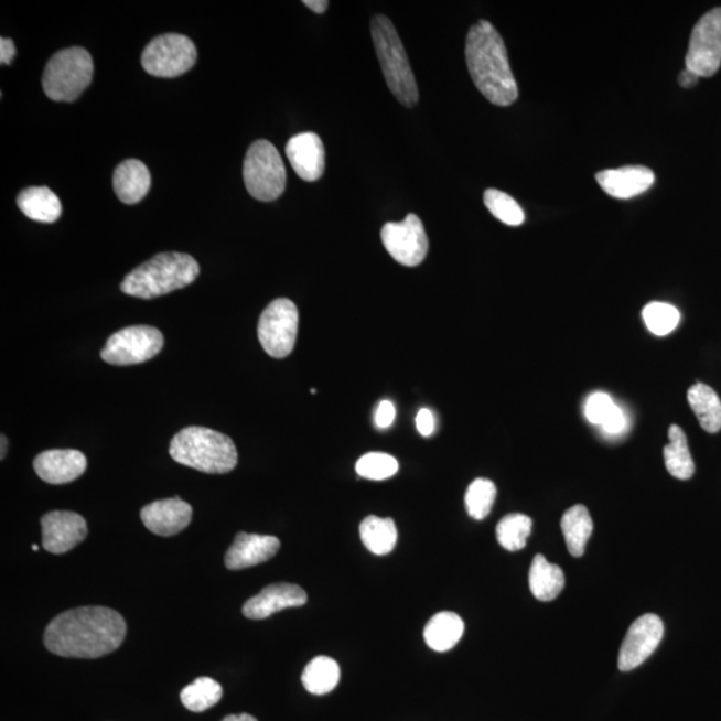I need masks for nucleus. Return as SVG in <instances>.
<instances>
[{"instance_id": "obj_13", "label": "nucleus", "mask_w": 721, "mask_h": 721, "mask_svg": "<svg viewBox=\"0 0 721 721\" xmlns=\"http://www.w3.org/2000/svg\"><path fill=\"white\" fill-rule=\"evenodd\" d=\"M664 636V624L659 616L648 613L638 617L631 625L627 635L624 637L618 654V669L622 672L642 666L653 655Z\"/></svg>"}, {"instance_id": "obj_10", "label": "nucleus", "mask_w": 721, "mask_h": 721, "mask_svg": "<svg viewBox=\"0 0 721 721\" xmlns=\"http://www.w3.org/2000/svg\"><path fill=\"white\" fill-rule=\"evenodd\" d=\"M163 334L153 326H129L114 333L100 352L107 364L128 366L147 363L162 351Z\"/></svg>"}, {"instance_id": "obj_16", "label": "nucleus", "mask_w": 721, "mask_h": 721, "mask_svg": "<svg viewBox=\"0 0 721 721\" xmlns=\"http://www.w3.org/2000/svg\"><path fill=\"white\" fill-rule=\"evenodd\" d=\"M308 603V594L301 587L289 583L271 584L246 601L243 612L245 617L263 620L277 612L295 609Z\"/></svg>"}, {"instance_id": "obj_31", "label": "nucleus", "mask_w": 721, "mask_h": 721, "mask_svg": "<svg viewBox=\"0 0 721 721\" xmlns=\"http://www.w3.org/2000/svg\"><path fill=\"white\" fill-rule=\"evenodd\" d=\"M532 518L521 514L505 516L496 528L499 546L509 552L521 550L527 546L528 537L532 534Z\"/></svg>"}, {"instance_id": "obj_4", "label": "nucleus", "mask_w": 721, "mask_h": 721, "mask_svg": "<svg viewBox=\"0 0 721 721\" xmlns=\"http://www.w3.org/2000/svg\"><path fill=\"white\" fill-rule=\"evenodd\" d=\"M169 453L176 463L211 474L229 473L238 463L233 440L202 427L182 429L170 442Z\"/></svg>"}, {"instance_id": "obj_19", "label": "nucleus", "mask_w": 721, "mask_h": 721, "mask_svg": "<svg viewBox=\"0 0 721 721\" xmlns=\"http://www.w3.org/2000/svg\"><path fill=\"white\" fill-rule=\"evenodd\" d=\"M287 157L297 175L303 181H319L325 172L324 143L314 132H301L290 138Z\"/></svg>"}, {"instance_id": "obj_40", "label": "nucleus", "mask_w": 721, "mask_h": 721, "mask_svg": "<svg viewBox=\"0 0 721 721\" xmlns=\"http://www.w3.org/2000/svg\"><path fill=\"white\" fill-rule=\"evenodd\" d=\"M17 49L14 42L9 40V37H2L0 40V63L2 65H10L12 60L15 58Z\"/></svg>"}, {"instance_id": "obj_23", "label": "nucleus", "mask_w": 721, "mask_h": 721, "mask_svg": "<svg viewBox=\"0 0 721 721\" xmlns=\"http://www.w3.org/2000/svg\"><path fill=\"white\" fill-rule=\"evenodd\" d=\"M463 618L453 612H440L429 620L423 637L428 647L438 653H446L459 644L464 635Z\"/></svg>"}, {"instance_id": "obj_9", "label": "nucleus", "mask_w": 721, "mask_h": 721, "mask_svg": "<svg viewBox=\"0 0 721 721\" xmlns=\"http://www.w3.org/2000/svg\"><path fill=\"white\" fill-rule=\"evenodd\" d=\"M299 332V310L294 302L278 299L263 310L258 322V338L263 351L273 358L288 357L293 352Z\"/></svg>"}, {"instance_id": "obj_33", "label": "nucleus", "mask_w": 721, "mask_h": 721, "mask_svg": "<svg viewBox=\"0 0 721 721\" xmlns=\"http://www.w3.org/2000/svg\"><path fill=\"white\" fill-rule=\"evenodd\" d=\"M484 204L503 224L509 226H520L524 224L525 214L521 206L507 193L499 192L496 189H488L484 193Z\"/></svg>"}, {"instance_id": "obj_27", "label": "nucleus", "mask_w": 721, "mask_h": 721, "mask_svg": "<svg viewBox=\"0 0 721 721\" xmlns=\"http://www.w3.org/2000/svg\"><path fill=\"white\" fill-rule=\"evenodd\" d=\"M669 444L664 448V461L667 471L679 480H689L695 473V463L689 452L685 430L670 426L668 430Z\"/></svg>"}, {"instance_id": "obj_32", "label": "nucleus", "mask_w": 721, "mask_h": 721, "mask_svg": "<svg viewBox=\"0 0 721 721\" xmlns=\"http://www.w3.org/2000/svg\"><path fill=\"white\" fill-rule=\"evenodd\" d=\"M496 496V485L491 480H474L465 495L467 514L474 520H484L485 517L489 516Z\"/></svg>"}, {"instance_id": "obj_6", "label": "nucleus", "mask_w": 721, "mask_h": 721, "mask_svg": "<svg viewBox=\"0 0 721 721\" xmlns=\"http://www.w3.org/2000/svg\"><path fill=\"white\" fill-rule=\"evenodd\" d=\"M94 63L82 47L62 50L49 61L43 74V90L55 103H74L92 84Z\"/></svg>"}, {"instance_id": "obj_12", "label": "nucleus", "mask_w": 721, "mask_h": 721, "mask_svg": "<svg viewBox=\"0 0 721 721\" xmlns=\"http://www.w3.org/2000/svg\"><path fill=\"white\" fill-rule=\"evenodd\" d=\"M381 239L391 258L403 267H419L427 258L429 239L416 214H409L402 223L385 224Z\"/></svg>"}, {"instance_id": "obj_26", "label": "nucleus", "mask_w": 721, "mask_h": 721, "mask_svg": "<svg viewBox=\"0 0 721 721\" xmlns=\"http://www.w3.org/2000/svg\"><path fill=\"white\" fill-rule=\"evenodd\" d=\"M688 402L701 428L708 433H718L721 429V401L717 391L708 385L696 384L688 390Z\"/></svg>"}, {"instance_id": "obj_24", "label": "nucleus", "mask_w": 721, "mask_h": 721, "mask_svg": "<svg viewBox=\"0 0 721 721\" xmlns=\"http://www.w3.org/2000/svg\"><path fill=\"white\" fill-rule=\"evenodd\" d=\"M566 587V574L559 566L550 564L542 555H537L530 566L529 588L540 601H552Z\"/></svg>"}, {"instance_id": "obj_21", "label": "nucleus", "mask_w": 721, "mask_h": 721, "mask_svg": "<svg viewBox=\"0 0 721 721\" xmlns=\"http://www.w3.org/2000/svg\"><path fill=\"white\" fill-rule=\"evenodd\" d=\"M112 185L123 204H138L147 197L151 186V175L147 164L138 160L120 163L114 172Z\"/></svg>"}, {"instance_id": "obj_36", "label": "nucleus", "mask_w": 721, "mask_h": 721, "mask_svg": "<svg viewBox=\"0 0 721 721\" xmlns=\"http://www.w3.org/2000/svg\"><path fill=\"white\" fill-rule=\"evenodd\" d=\"M615 405L616 403L613 402L611 396L596 391V394L588 397L585 402L584 412L587 420L593 423V426L600 427L606 419V416L611 413V410Z\"/></svg>"}, {"instance_id": "obj_22", "label": "nucleus", "mask_w": 721, "mask_h": 721, "mask_svg": "<svg viewBox=\"0 0 721 721\" xmlns=\"http://www.w3.org/2000/svg\"><path fill=\"white\" fill-rule=\"evenodd\" d=\"M18 207L30 219L37 223L53 224L62 215V204L53 190L49 187H28L19 193Z\"/></svg>"}, {"instance_id": "obj_30", "label": "nucleus", "mask_w": 721, "mask_h": 721, "mask_svg": "<svg viewBox=\"0 0 721 721\" xmlns=\"http://www.w3.org/2000/svg\"><path fill=\"white\" fill-rule=\"evenodd\" d=\"M223 699V687L211 678H200L182 689V704L192 712H204Z\"/></svg>"}, {"instance_id": "obj_11", "label": "nucleus", "mask_w": 721, "mask_h": 721, "mask_svg": "<svg viewBox=\"0 0 721 721\" xmlns=\"http://www.w3.org/2000/svg\"><path fill=\"white\" fill-rule=\"evenodd\" d=\"M721 66V8L700 18L692 30L686 68L699 77H712Z\"/></svg>"}, {"instance_id": "obj_34", "label": "nucleus", "mask_w": 721, "mask_h": 721, "mask_svg": "<svg viewBox=\"0 0 721 721\" xmlns=\"http://www.w3.org/2000/svg\"><path fill=\"white\" fill-rule=\"evenodd\" d=\"M643 319L650 333L663 337L678 327L680 312L669 303L650 302L643 310Z\"/></svg>"}, {"instance_id": "obj_1", "label": "nucleus", "mask_w": 721, "mask_h": 721, "mask_svg": "<svg viewBox=\"0 0 721 721\" xmlns=\"http://www.w3.org/2000/svg\"><path fill=\"white\" fill-rule=\"evenodd\" d=\"M126 622L107 606H80L56 616L44 632V645L54 655L98 659L117 650L126 637Z\"/></svg>"}, {"instance_id": "obj_38", "label": "nucleus", "mask_w": 721, "mask_h": 721, "mask_svg": "<svg viewBox=\"0 0 721 721\" xmlns=\"http://www.w3.org/2000/svg\"><path fill=\"white\" fill-rule=\"evenodd\" d=\"M396 419V408L390 401H381L378 403L375 413V422L377 428L387 429L394 423Z\"/></svg>"}, {"instance_id": "obj_39", "label": "nucleus", "mask_w": 721, "mask_h": 721, "mask_svg": "<svg viewBox=\"0 0 721 721\" xmlns=\"http://www.w3.org/2000/svg\"><path fill=\"white\" fill-rule=\"evenodd\" d=\"M416 427L423 438H429L434 432V416L429 409H421L416 417Z\"/></svg>"}, {"instance_id": "obj_28", "label": "nucleus", "mask_w": 721, "mask_h": 721, "mask_svg": "<svg viewBox=\"0 0 721 721\" xmlns=\"http://www.w3.org/2000/svg\"><path fill=\"white\" fill-rule=\"evenodd\" d=\"M359 535L364 546L377 556L388 555L396 547L397 528L391 518L366 517L359 525Z\"/></svg>"}, {"instance_id": "obj_42", "label": "nucleus", "mask_w": 721, "mask_h": 721, "mask_svg": "<svg viewBox=\"0 0 721 721\" xmlns=\"http://www.w3.org/2000/svg\"><path fill=\"white\" fill-rule=\"evenodd\" d=\"M303 4H305L308 9L314 11L315 14H324L329 8V2H326V0H305Z\"/></svg>"}, {"instance_id": "obj_18", "label": "nucleus", "mask_w": 721, "mask_h": 721, "mask_svg": "<svg viewBox=\"0 0 721 721\" xmlns=\"http://www.w3.org/2000/svg\"><path fill=\"white\" fill-rule=\"evenodd\" d=\"M280 548L281 541L275 536L239 532L227 549L225 564L230 571L256 567L273 559Z\"/></svg>"}, {"instance_id": "obj_5", "label": "nucleus", "mask_w": 721, "mask_h": 721, "mask_svg": "<svg viewBox=\"0 0 721 721\" xmlns=\"http://www.w3.org/2000/svg\"><path fill=\"white\" fill-rule=\"evenodd\" d=\"M372 36L389 90L401 105L415 107L419 87L395 24L388 17L376 15L372 19Z\"/></svg>"}, {"instance_id": "obj_35", "label": "nucleus", "mask_w": 721, "mask_h": 721, "mask_svg": "<svg viewBox=\"0 0 721 721\" xmlns=\"http://www.w3.org/2000/svg\"><path fill=\"white\" fill-rule=\"evenodd\" d=\"M356 471L360 477L381 481L395 476L398 463L394 455L373 452L357 461Z\"/></svg>"}, {"instance_id": "obj_14", "label": "nucleus", "mask_w": 721, "mask_h": 721, "mask_svg": "<svg viewBox=\"0 0 721 721\" xmlns=\"http://www.w3.org/2000/svg\"><path fill=\"white\" fill-rule=\"evenodd\" d=\"M41 525L43 548L53 555L68 552L84 541L88 532L85 518L68 510L49 512Z\"/></svg>"}, {"instance_id": "obj_8", "label": "nucleus", "mask_w": 721, "mask_h": 721, "mask_svg": "<svg viewBox=\"0 0 721 721\" xmlns=\"http://www.w3.org/2000/svg\"><path fill=\"white\" fill-rule=\"evenodd\" d=\"M197 49L190 37L166 34L154 37L142 53V66L158 78H176L197 62Z\"/></svg>"}, {"instance_id": "obj_41", "label": "nucleus", "mask_w": 721, "mask_h": 721, "mask_svg": "<svg viewBox=\"0 0 721 721\" xmlns=\"http://www.w3.org/2000/svg\"><path fill=\"white\" fill-rule=\"evenodd\" d=\"M700 77L698 74L691 72V69H682L679 75V85L685 88H691L698 85Z\"/></svg>"}, {"instance_id": "obj_17", "label": "nucleus", "mask_w": 721, "mask_h": 721, "mask_svg": "<svg viewBox=\"0 0 721 721\" xmlns=\"http://www.w3.org/2000/svg\"><path fill=\"white\" fill-rule=\"evenodd\" d=\"M86 467L85 454L74 449H54L37 454L34 460L37 477L53 485L72 483L85 473Z\"/></svg>"}, {"instance_id": "obj_20", "label": "nucleus", "mask_w": 721, "mask_h": 721, "mask_svg": "<svg viewBox=\"0 0 721 721\" xmlns=\"http://www.w3.org/2000/svg\"><path fill=\"white\" fill-rule=\"evenodd\" d=\"M596 181L611 197L628 200L647 192L654 185L655 174L645 166H624L600 172Z\"/></svg>"}, {"instance_id": "obj_15", "label": "nucleus", "mask_w": 721, "mask_h": 721, "mask_svg": "<svg viewBox=\"0 0 721 721\" xmlns=\"http://www.w3.org/2000/svg\"><path fill=\"white\" fill-rule=\"evenodd\" d=\"M192 505L180 497L158 499L141 510L144 527L158 536L179 535L192 521Z\"/></svg>"}, {"instance_id": "obj_3", "label": "nucleus", "mask_w": 721, "mask_h": 721, "mask_svg": "<svg viewBox=\"0 0 721 721\" xmlns=\"http://www.w3.org/2000/svg\"><path fill=\"white\" fill-rule=\"evenodd\" d=\"M200 265L183 252H161L126 276L120 290L142 300H153L189 287L197 280Z\"/></svg>"}, {"instance_id": "obj_37", "label": "nucleus", "mask_w": 721, "mask_h": 721, "mask_svg": "<svg viewBox=\"0 0 721 721\" xmlns=\"http://www.w3.org/2000/svg\"><path fill=\"white\" fill-rule=\"evenodd\" d=\"M600 427L606 434H622L628 428L627 415H625L624 410L620 408L618 405H615L611 410V413L606 416V419Z\"/></svg>"}, {"instance_id": "obj_25", "label": "nucleus", "mask_w": 721, "mask_h": 721, "mask_svg": "<svg viewBox=\"0 0 721 721\" xmlns=\"http://www.w3.org/2000/svg\"><path fill=\"white\" fill-rule=\"evenodd\" d=\"M561 529L569 553L573 558H581L585 552L587 544L590 541L593 530L590 512L584 505H574L562 516Z\"/></svg>"}, {"instance_id": "obj_7", "label": "nucleus", "mask_w": 721, "mask_h": 721, "mask_svg": "<svg viewBox=\"0 0 721 721\" xmlns=\"http://www.w3.org/2000/svg\"><path fill=\"white\" fill-rule=\"evenodd\" d=\"M244 181L252 198L271 202L287 187V169L280 153L269 141L251 144L244 162Z\"/></svg>"}, {"instance_id": "obj_45", "label": "nucleus", "mask_w": 721, "mask_h": 721, "mask_svg": "<svg viewBox=\"0 0 721 721\" xmlns=\"http://www.w3.org/2000/svg\"><path fill=\"white\" fill-rule=\"evenodd\" d=\"M31 548H33V550H35V552H36V550H40V547L35 546V544H34V546L31 547Z\"/></svg>"}, {"instance_id": "obj_44", "label": "nucleus", "mask_w": 721, "mask_h": 721, "mask_svg": "<svg viewBox=\"0 0 721 721\" xmlns=\"http://www.w3.org/2000/svg\"><path fill=\"white\" fill-rule=\"evenodd\" d=\"M6 452H8V439L2 434V453H0V459L4 460Z\"/></svg>"}, {"instance_id": "obj_43", "label": "nucleus", "mask_w": 721, "mask_h": 721, "mask_svg": "<svg viewBox=\"0 0 721 721\" xmlns=\"http://www.w3.org/2000/svg\"><path fill=\"white\" fill-rule=\"evenodd\" d=\"M223 721H258V720L255 717H251V714L240 713V714H229V717H226Z\"/></svg>"}, {"instance_id": "obj_29", "label": "nucleus", "mask_w": 721, "mask_h": 721, "mask_svg": "<svg viewBox=\"0 0 721 721\" xmlns=\"http://www.w3.org/2000/svg\"><path fill=\"white\" fill-rule=\"evenodd\" d=\"M338 663L332 657L319 656L308 664L302 674V685L313 695H326L338 686Z\"/></svg>"}, {"instance_id": "obj_2", "label": "nucleus", "mask_w": 721, "mask_h": 721, "mask_svg": "<svg viewBox=\"0 0 721 721\" xmlns=\"http://www.w3.org/2000/svg\"><path fill=\"white\" fill-rule=\"evenodd\" d=\"M467 69L478 92L496 106L514 105L518 87L502 35L488 21H480L466 36Z\"/></svg>"}]
</instances>
